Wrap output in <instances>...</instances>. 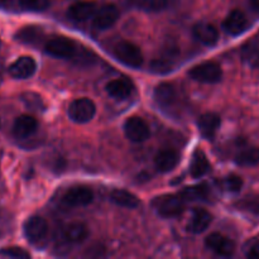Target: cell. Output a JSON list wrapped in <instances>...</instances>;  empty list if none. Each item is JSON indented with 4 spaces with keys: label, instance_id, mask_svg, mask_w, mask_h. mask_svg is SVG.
Returning a JSON list of instances; mask_svg holds the SVG:
<instances>
[{
    "label": "cell",
    "instance_id": "obj_1",
    "mask_svg": "<svg viewBox=\"0 0 259 259\" xmlns=\"http://www.w3.org/2000/svg\"><path fill=\"white\" fill-rule=\"evenodd\" d=\"M185 200L180 195H161L152 202L154 211L162 218H176L185 211Z\"/></svg>",
    "mask_w": 259,
    "mask_h": 259
},
{
    "label": "cell",
    "instance_id": "obj_2",
    "mask_svg": "<svg viewBox=\"0 0 259 259\" xmlns=\"http://www.w3.org/2000/svg\"><path fill=\"white\" fill-rule=\"evenodd\" d=\"M114 56L118 61L129 67L138 68L143 65V53L141 48L128 40H120L114 46Z\"/></svg>",
    "mask_w": 259,
    "mask_h": 259
},
{
    "label": "cell",
    "instance_id": "obj_3",
    "mask_svg": "<svg viewBox=\"0 0 259 259\" xmlns=\"http://www.w3.org/2000/svg\"><path fill=\"white\" fill-rule=\"evenodd\" d=\"M24 235L34 247H43L47 243L48 224L42 217H30L24 223Z\"/></svg>",
    "mask_w": 259,
    "mask_h": 259
},
{
    "label": "cell",
    "instance_id": "obj_4",
    "mask_svg": "<svg viewBox=\"0 0 259 259\" xmlns=\"http://www.w3.org/2000/svg\"><path fill=\"white\" fill-rule=\"evenodd\" d=\"M189 75L192 80L202 83H215L222 80L223 71L219 63L214 61H205L194 66L189 71Z\"/></svg>",
    "mask_w": 259,
    "mask_h": 259
},
{
    "label": "cell",
    "instance_id": "obj_5",
    "mask_svg": "<svg viewBox=\"0 0 259 259\" xmlns=\"http://www.w3.org/2000/svg\"><path fill=\"white\" fill-rule=\"evenodd\" d=\"M96 114V106L88 98L76 99L68 106V118L77 124H85L93 120Z\"/></svg>",
    "mask_w": 259,
    "mask_h": 259
},
{
    "label": "cell",
    "instance_id": "obj_6",
    "mask_svg": "<svg viewBox=\"0 0 259 259\" xmlns=\"http://www.w3.org/2000/svg\"><path fill=\"white\" fill-rule=\"evenodd\" d=\"M153 98L159 109L169 111V113L176 109L177 103H179V94H177L176 88L169 82H162L157 85V88L154 89Z\"/></svg>",
    "mask_w": 259,
    "mask_h": 259
},
{
    "label": "cell",
    "instance_id": "obj_7",
    "mask_svg": "<svg viewBox=\"0 0 259 259\" xmlns=\"http://www.w3.org/2000/svg\"><path fill=\"white\" fill-rule=\"evenodd\" d=\"M124 134L126 138L134 143L146 142L151 136L148 123L141 116H131L124 123Z\"/></svg>",
    "mask_w": 259,
    "mask_h": 259
},
{
    "label": "cell",
    "instance_id": "obj_8",
    "mask_svg": "<svg viewBox=\"0 0 259 259\" xmlns=\"http://www.w3.org/2000/svg\"><path fill=\"white\" fill-rule=\"evenodd\" d=\"M94 200V192L85 186L71 187L63 194L62 204L67 207L86 206Z\"/></svg>",
    "mask_w": 259,
    "mask_h": 259
},
{
    "label": "cell",
    "instance_id": "obj_9",
    "mask_svg": "<svg viewBox=\"0 0 259 259\" xmlns=\"http://www.w3.org/2000/svg\"><path fill=\"white\" fill-rule=\"evenodd\" d=\"M45 48L46 52L57 58H71L76 53V45L66 37L52 38L46 43Z\"/></svg>",
    "mask_w": 259,
    "mask_h": 259
},
{
    "label": "cell",
    "instance_id": "obj_10",
    "mask_svg": "<svg viewBox=\"0 0 259 259\" xmlns=\"http://www.w3.org/2000/svg\"><path fill=\"white\" fill-rule=\"evenodd\" d=\"M119 19V10L114 4H105L96 10L93 17L94 28L99 30H105L113 27Z\"/></svg>",
    "mask_w": 259,
    "mask_h": 259
},
{
    "label": "cell",
    "instance_id": "obj_11",
    "mask_svg": "<svg viewBox=\"0 0 259 259\" xmlns=\"http://www.w3.org/2000/svg\"><path fill=\"white\" fill-rule=\"evenodd\" d=\"M205 244L210 250L222 257H230L235 252L234 242L220 233H212V234L207 235L205 239Z\"/></svg>",
    "mask_w": 259,
    "mask_h": 259
},
{
    "label": "cell",
    "instance_id": "obj_12",
    "mask_svg": "<svg viewBox=\"0 0 259 259\" xmlns=\"http://www.w3.org/2000/svg\"><path fill=\"white\" fill-rule=\"evenodd\" d=\"M35 70H37V63H35L34 58L30 56H22L10 65L9 73L12 77L25 80V78L32 77Z\"/></svg>",
    "mask_w": 259,
    "mask_h": 259
},
{
    "label": "cell",
    "instance_id": "obj_13",
    "mask_svg": "<svg viewBox=\"0 0 259 259\" xmlns=\"http://www.w3.org/2000/svg\"><path fill=\"white\" fill-rule=\"evenodd\" d=\"M194 37L206 46H214L219 39V30L209 22H199L194 25Z\"/></svg>",
    "mask_w": 259,
    "mask_h": 259
},
{
    "label": "cell",
    "instance_id": "obj_14",
    "mask_svg": "<svg viewBox=\"0 0 259 259\" xmlns=\"http://www.w3.org/2000/svg\"><path fill=\"white\" fill-rule=\"evenodd\" d=\"M38 121L32 115H20L13 124V134L18 139L29 138L37 132Z\"/></svg>",
    "mask_w": 259,
    "mask_h": 259
},
{
    "label": "cell",
    "instance_id": "obj_15",
    "mask_svg": "<svg viewBox=\"0 0 259 259\" xmlns=\"http://www.w3.org/2000/svg\"><path fill=\"white\" fill-rule=\"evenodd\" d=\"M211 222L212 215L207 210L196 207L192 211L191 219H190L189 224H187V230L192 233V234H200V233L205 232L209 228Z\"/></svg>",
    "mask_w": 259,
    "mask_h": 259
},
{
    "label": "cell",
    "instance_id": "obj_16",
    "mask_svg": "<svg viewBox=\"0 0 259 259\" xmlns=\"http://www.w3.org/2000/svg\"><path fill=\"white\" fill-rule=\"evenodd\" d=\"M180 161V154L179 152L175 151L172 148H166L159 151L158 153L154 157V164H156V168L159 172H166L172 171L175 167L179 164Z\"/></svg>",
    "mask_w": 259,
    "mask_h": 259
},
{
    "label": "cell",
    "instance_id": "obj_17",
    "mask_svg": "<svg viewBox=\"0 0 259 259\" xmlns=\"http://www.w3.org/2000/svg\"><path fill=\"white\" fill-rule=\"evenodd\" d=\"M222 119L215 113H205L197 120V126L201 136L206 139H212L219 131Z\"/></svg>",
    "mask_w": 259,
    "mask_h": 259
},
{
    "label": "cell",
    "instance_id": "obj_18",
    "mask_svg": "<svg viewBox=\"0 0 259 259\" xmlns=\"http://www.w3.org/2000/svg\"><path fill=\"white\" fill-rule=\"evenodd\" d=\"M247 17L244 15V13L235 9L232 10L229 13V15L225 18L224 23H223V27H224L225 32L229 33V34L238 35L244 32L245 28H247Z\"/></svg>",
    "mask_w": 259,
    "mask_h": 259
},
{
    "label": "cell",
    "instance_id": "obj_19",
    "mask_svg": "<svg viewBox=\"0 0 259 259\" xmlns=\"http://www.w3.org/2000/svg\"><path fill=\"white\" fill-rule=\"evenodd\" d=\"M96 13V3L94 2H77L68 9L67 14L75 22H85L94 17Z\"/></svg>",
    "mask_w": 259,
    "mask_h": 259
},
{
    "label": "cell",
    "instance_id": "obj_20",
    "mask_svg": "<svg viewBox=\"0 0 259 259\" xmlns=\"http://www.w3.org/2000/svg\"><path fill=\"white\" fill-rule=\"evenodd\" d=\"M105 90L111 98L116 99V100H124L131 95L133 88L129 81L124 80V78H115L106 83Z\"/></svg>",
    "mask_w": 259,
    "mask_h": 259
},
{
    "label": "cell",
    "instance_id": "obj_21",
    "mask_svg": "<svg viewBox=\"0 0 259 259\" xmlns=\"http://www.w3.org/2000/svg\"><path fill=\"white\" fill-rule=\"evenodd\" d=\"M89 235L88 227L82 223H72L63 230V238L71 244H80L85 242Z\"/></svg>",
    "mask_w": 259,
    "mask_h": 259
},
{
    "label": "cell",
    "instance_id": "obj_22",
    "mask_svg": "<svg viewBox=\"0 0 259 259\" xmlns=\"http://www.w3.org/2000/svg\"><path fill=\"white\" fill-rule=\"evenodd\" d=\"M110 200L114 204L119 205V206L128 207V209H136V207H138L139 204H141V201H139V199L136 195L126 191V190L120 189H116L111 191Z\"/></svg>",
    "mask_w": 259,
    "mask_h": 259
},
{
    "label": "cell",
    "instance_id": "obj_23",
    "mask_svg": "<svg viewBox=\"0 0 259 259\" xmlns=\"http://www.w3.org/2000/svg\"><path fill=\"white\" fill-rule=\"evenodd\" d=\"M210 163L207 157L202 151H196L192 156V161L190 163V174L194 179H200L209 172Z\"/></svg>",
    "mask_w": 259,
    "mask_h": 259
},
{
    "label": "cell",
    "instance_id": "obj_24",
    "mask_svg": "<svg viewBox=\"0 0 259 259\" xmlns=\"http://www.w3.org/2000/svg\"><path fill=\"white\" fill-rule=\"evenodd\" d=\"M209 186L207 184H199L194 186H189L182 190L180 196L185 201H200V200H206L209 196Z\"/></svg>",
    "mask_w": 259,
    "mask_h": 259
},
{
    "label": "cell",
    "instance_id": "obj_25",
    "mask_svg": "<svg viewBox=\"0 0 259 259\" xmlns=\"http://www.w3.org/2000/svg\"><path fill=\"white\" fill-rule=\"evenodd\" d=\"M235 163L242 167H253L259 164V148L257 147H249L235 156Z\"/></svg>",
    "mask_w": 259,
    "mask_h": 259
},
{
    "label": "cell",
    "instance_id": "obj_26",
    "mask_svg": "<svg viewBox=\"0 0 259 259\" xmlns=\"http://www.w3.org/2000/svg\"><path fill=\"white\" fill-rule=\"evenodd\" d=\"M40 34H42V32H40L39 28L25 27L15 34V39L22 43L33 45V43H37L40 39Z\"/></svg>",
    "mask_w": 259,
    "mask_h": 259
},
{
    "label": "cell",
    "instance_id": "obj_27",
    "mask_svg": "<svg viewBox=\"0 0 259 259\" xmlns=\"http://www.w3.org/2000/svg\"><path fill=\"white\" fill-rule=\"evenodd\" d=\"M243 60L252 67L259 68V46L248 43L243 48Z\"/></svg>",
    "mask_w": 259,
    "mask_h": 259
},
{
    "label": "cell",
    "instance_id": "obj_28",
    "mask_svg": "<svg viewBox=\"0 0 259 259\" xmlns=\"http://www.w3.org/2000/svg\"><path fill=\"white\" fill-rule=\"evenodd\" d=\"M133 3L146 12H161L168 5V0H133Z\"/></svg>",
    "mask_w": 259,
    "mask_h": 259
},
{
    "label": "cell",
    "instance_id": "obj_29",
    "mask_svg": "<svg viewBox=\"0 0 259 259\" xmlns=\"http://www.w3.org/2000/svg\"><path fill=\"white\" fill-rule=\"evenodd\" d=\"M243 184L244 182H243L242 177L235 174L228 175L224 179V181H223V186L229 192H239L240 189L243 187Z\"/></svg>",
    "mask_w": 259,
    "mask_h": 259
},
{
    "label": "cell",
    "instance_id": "obj_30",
    "mask_svg": "<svg viewBox=\"0 0 259 259\" xmlns=\"http://www.w3.org/2000/svg\"><path fill=\"white\" fill-rule=\"evenodd\" d=\"M19 4L23 9L30 12H42L47 9L51 4V0H19Z\"/></svg>",
    "mask_w": 259,
    "mask_h": 259
},
{
    "label": "cell",
    "instance_id": "obj_31",
    "mask_svg": "<svg viewBox=\"0 0 259 259\" xmlns=\"http://www.w3.org/2000/svg\"><path fill=\"white\" fill-rule=\"evenodd\" d=\"M152 70L157 73H166L172 70V61L169 56H163L152 62Z\"/></svg>",
    "mask_w": 259,
    "mask_h": 259
},
{
    "label": "cell",
    "instance_id": "obj_32",
    "mask_svg": "<svg viewBox=\"0 0 259 259\" xmlns=\"http://www.w3.org/2000/svg\"><path fill=\"white\" fill-rule=\"evenodd\" d=\"M0 255H4V257H9V258H30V254L24 250L23 248L19 247H8V248H3L0 250Z\"/></svg>",
    "mask_w": 259,
    "mask_h": 259
},
{
    "label": "cell",
    "instance_id": "obj_33",
    "mask_svg": "<svg viewBox=\"0 0 259 259\" xmlns=\"http://www.w3.org/2000/svg\"><path fill=\"white\" fill-rule=\"evenodd\" d=\"M23 103L28 106V109H32V110H37V108L42 106V100L38 95L33 93H27L22 96Z\"/></svg>",
    "mask_w": 259,
    "mask_h": 259
},
{
    "label": "cell",
    "instance_id": "obj_34",
    "mask_svg": "<svg viewBox=\"0 0 259 259\" xmlns=\"http://www.w3.org/2000/svg\"><path fill=\"white\" fill-rule=\"evenodd\" d=\"M248 258L250 259H259V243L253 245L248 252Z\"/></svg>",
    "mask_w": 259,
    "mask_h": 259
},
{
    "label": "cell",
    "instance_id": "obj_35",
    "mask_svg": "<svg viewBox=\"0 0 259 259\" xmlns=\"http://www.w3.org/2000/svg\"><path fill=\"white\" fill-rule=\"evenodd\" d=\"M249 5L253 12L259 14V0H249Z\"/></svg>",
    "mask_w": 259,
    "mask_h": 259
},
{
    "label": "cell",
    "instance_id": "obj_36",
    "mask_svg": "<svg viewBox=\"0 0 259 259\" xmlns=\"http://www.w3.org/2000/svg\"><path fill=\"white\" fill-rule=\"evenodd\" d=\"M0 125H2V121H0Z\"/></svg>",
    "mask_w": 259,
    "mask_h": 259
}]
</instances>
